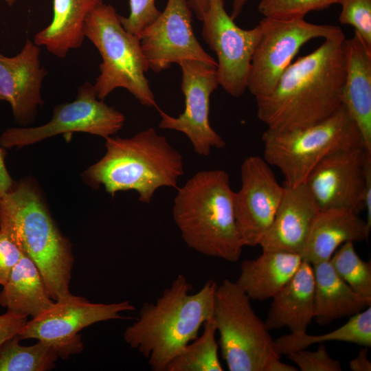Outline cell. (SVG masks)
I'll use <instances>...</instances> for the list:
<instances>
[{"label":"cell","mask_w":371,"mask_h":371,"mask_svg":"<svg viewBox=\"0 0 371 371\" xmlns=\"http://www.w3.org/2000/svg\"><path fill=\"white\" fill-rule=\"evenodd\" d=\"M125 117L100 100L93 85L84 82L76 98L54 106L51 120L35 127H11L0 136L3 148H22L58 135L82 132L104 139L122 129Z\"/></svg>","instance_id":"30bf717a"},{"label":"cell","mask_w":371,"mask_h":371,"mask_svg":"<svg viewBox=\"0 0 371 371\" xmlns=\"http://www.w3.org/2000/svg\"><path fill=\"white\" fill-rule=\"evenodd\" d=\"M371 152L363 144L337 150L322 159L304 183L319 211L363 209L366 169Z\"/></svg>","instance_id":"4fadbf2b"},{"label":"cell","mask_w":371,"mask_h":371,"mask_svg":"<svg viewBox=\"0 0 371 371\" xmlns=\"http://www.w3.org/2000/svg\"><path fill=\"white\" fill-rule=\"evenodd\" d=\"M160 13L156 7L155 0H129L128 15H120L119 18L125 30L139 36Z\"/></svg>","instance_id":"d6a6232c"},{"label":"cell","mask_w":371,"mask_h":371,"mask_svg":"<svg viewBox=\"0 0 371 371\" xmlns=\"http://www.w3.org/2000/svg\"><path fill=\"white\" fill-rule=\"evenodd\" d=\"M363 209L366 211V223L368 229H371V159L366 165L365 186L363 195Z\"/></svg>","instance_id":"d590c367"},{"label":"cell","mask_w":371,"mask_h":371,"mask_svg":"<svg viewBox=\"0 0 371 371\" xmlns=\"http://www.w3.org/2000/svg\"><path fill=\"white\" fill-rule=\"evenodd\" d=\"M302 262L297 254L262 251L258 258L242 262L236 283L251 300L272 298L293 277Z\"/></svg>","instance_id":"603a6c76"},{"label":"cell","mask_w":371,"mask_h":371,"mask_svg":"<svg viewBox=\"0 0 371 371\" xmlns=\"http://www.w3.org/2000/svg\"><path fill=\"white\" fill-rule=\"evenodd\" d=\"M338 341L353 343L363 347L371 346V307L350 316L339 328L323 335H311L306 333L284 335L274 340L279 355L289 353L315 344Z\"/></svg>","instance_id":"484cf974"},{"label":"cell","mask_w":371,"mask_h":371,"mask_svg":"<svg viewBox=\"0 0 371 371\" xmlns=\"http://www.w3.org/2000/svg\"><path fill=\"white\" fill-rule=\"evenodd\" d=\"M249 0H232L231 17L235 20L242 12L245 5Z\"/></svg>","instance_id":"60d3db41"},{"label":"cell","mask_w":371,"mask_h":371,"mask_svg":"<svg viewBox=\"0 0 371 371\" xmlns=\"http://www.w3.org/2000/svg\"><path fill=\"white\" fill-rule=\"evenodd\" d=\"M329 260L337 275L353 291L371 299V264L359 257L355 249L354 242L341 245Z\"/></svg>","instance_id":"f1b7e54d"},{"label":"cell","mask_w":371,"mask_h":371,"mask_svg":"<svg viewBox=\"0 0 371 371\" xmlns=\"http://www.w3.org/2000/svg\"><path fill=\"white\" fill-rule=\"evenodd\" d=\"M54 303L38 267L22 253L0 291V306L8 311L34 318Z\"/></svg>","instance_id":"d4e9b609"},{"label":"cell","mask_w":371,"mask_h":371,"mask_svg":"<svg viewBox=\"0 0 371 371\" xmlns=\"http://www.w3.org/2000/svg\"><path fill=\"white\" fill-rule=\"evenodd\" d=\"M39 55L40 47L30 39L14 56L0 52V101L10 104L15 122L21 125L32 122L43 104L41 89L47 72Z\"/></svg>","instance_id":"e0dca14e"},{"label":"cell","mask_w":371,"mask_h":371,"mask_svg":"<svg viewBox=\"0 0 371 371\" xmlns=\"http://www.w3.org/2000/svg\"><path fill=\"white\" fill-rule=\"evenodd\" d=\"M105 147L104 155L82 177L94 188L102 186L111 196L135 190L139 201L150 203L158 188H177L184 172L181 154L154 128L129 138L108 137Z\"/></svg>","instance_id":"5b68a950"},{"label":"cell","mask_w":371,"mask_h":371,"mask_svg":"<svg viewBox=\"0 0 371 371\" xmlns=\"http://www.w3.org/2000/svg\"><path fill=\"white\" fill-rule=\"evenodd\" d=\"M344 34L324 39L292 62L273 91L256 99L257 116L267 129L286 131L319 122L342 105Z\"/></svg>","instance_id":"6da1fadb"},{"label":"cell","mask_w":371,"mask_h":371,"mask_svg":"<svg viewBox=\"0 0 371 371\" xmlns=\"http://www.w3.org/2000/svg\"><path fill=\"white\" fill-rule=\"evenodd\" d=\"M22 252L15 243L4 233L0 232V286H3Z\"/></svg>","instance_id":"836d02e7"},{"label":"cell","mask_w":371,"mask_h":371,"mask_svg":"<svg viewBox=\"0 0 371 371\" xmlns=\"http://www.w3.org/2000/svg\"><path fill=\"white\" fill-rule=\"evenodd\" d=\"M213 319L230 371H265L271 361L280 358L265 322L236 282L225 279L217 286Z\"/></svg>","instance_id":"ba28073f"},{"label":"cell","mask_w":371,"mask_h":371,"mask_svg":"<svg viewBox=\"0 0 371 371\" xmlns=\"http://www.w3.org/2000/svg\"><path fill=\"white\" fill-rule=\"evenodd\" d=\"M210 0H187L192 11L194 12L197 19L202 20L205 12L208 8Z\"/></svg>","instance_id":"f35d334b"},{"label":"cell","mask_w":371,"mask_h":371,"mask_svg":"<svg viewBox=\"0 0 371 371\" xmlns=\"http://www.w3.org/2000/svg\"><path fill=\"white\" fill-rule=\"evenodd\" d=\"M182 73L181 89L185 98V109L178 117H172L157 109L161 121L159 127L185 134L194 152L208 156L212 148H222L225 142L210 123L212 93L219 86L216 67L200 61H183L179 64Z\"/></svg>","instance_id":"9a60e30c"},{"label":"cell","mask_w":371,"mask_h":371,"mask_svg":"<svg viewBox=\"0 0 371 371\" xmlns=\"http://www.w3.org/2000/svg\"><path fill=\"white\" fill-rule=\"evenodd\" d=\"M234 197L229 175L220 169L199 171L178 188L172 216L190 248L228 262L239 260L245 245Z\"/></svg>","instance_id":"277c9868"},{"label":"cell","mask_w":371,"mask_h":371,"mask_svg":"<svg viewBox=\"0 0 371 371\" xmlns=\"http://www.w3.org/2000/svg\"><path fill=\"white\" fill-rule=\"evenodd\" d=\"M339 21L355 28L362 39L371 46V0H339Z\"/></svg>","instance_id":"4dcf8cb0"},{"label":"cell","mask_w":371,"mask_h":371,"mask_svg":"<svg viewBox=\"0 0 371 371\" xmlns=\"http://www.w3.org/2000/svg\"><path fill=\"white\" fill-rule=\"evenodd\" d=\"M368 348L363 347L357 356L350 361L349 366L352 371H370L371 362L368 359Z\"/></svg>","instance_id":"74e56055"},{"label":"cell","mask_w":371,"mask_h":371,"mask_svg":"<svg viewBox=\"0 0 371 371\" xmlns=\"http://www.w3.org/2000/svg\"><path fill=\"white\" fill-rule=\"evenodd\" d=\"M315 278V317L317 324H328L350 317L371 305V299L356 293L336 273L330 260L312 265Z\"/></svg>","instance_id":"cb8c5ba5"},{"label":"cell","mask_w":371,"mask_h":371,"mask_svg":"<svg viewBox=\"0 0 371 371\" xmlns=\"http://www.w3.org/2000/svg\"><path fill=\"white\" fill-rule=\"evenodd\" d=\"M5 2L8 6L12 7L14 5L17 0H1Z\"/></svg>","instance_id":"b9f144b4"},{"label":"cell","mask_w":371,"mask_h":371,"mask_svg":"<svg viewBox=\"0 0 371 371\" xmlns=\"http://www.w3.org/2000/svg\"><path fill=\"white\" fill-rule=\"evenodd\" d=\"M102 3L104 0H53L52 21L35 34L33 41L52 55L65 58L71 50L82 46L85 20Z\"/></svg>","instance_id":"7402d4cb"},{"label":"cell","mask_w":371,"mask_h":371,"mask_svg":"<svg viewBox=\"0 0 371 371\" xmlns=\"http://www.w3.org/2000/svg\"><path fill=\"white\" fill-rule=\"evenodd\" d=\"M202 21V36L216 53L218 85L239 98L247 89L252 56L261 36V26L245 30L227 13L224 0H210Z\"/></svg>","instance_id":"7c38bea8"},{"label":"cell","mask_w":371,"mask_h":371,"mask_svg":"<svg viewBox=\"0 0 371 371\" xmlns=\"http://www.w3.org/2000/svg\"><path fill=\"white\" fill-rule=\"evenodd\" d=\"M18 335L0 346V371H47L56 366L59 356L41 341L31 346L20 344Z\"/></svg>","instance_id":"83f0119b"},{"label":"cell","mask_w":371,"mask_h":371,"mask_svg":"<svg viewBox=\"0 0 371 371\" xmlns=\"http://www.w3.org/2000/svg\"><path fill=\"white\" fill-rule=\"evenodd\" d=\"M287 355L302 371L342 370L341 362L333 359L323 344H320L315 351L301 349L293 351Z\"/></svg>","instance_id":"1f68e13d"},{"label":"cell","mask_w":371,"mask_h":371,"mask_svg":"<svg viewBox=\"0 0 371 371\" xmlns=\"http://www.w3.org/2000/svg\"><path fill=\"white\" fill-rule=\"evenodd\" d=\"M338 2L339 0H260L258 9L264 17L304 18L312 11L326 9Z\"/></svg>","instance_id":"f546056e"},{"label":"cell","mask_w":371,"mask_h":371,"mask_svg":"<svg viewBox=\"0 0 371 371\" xmlns=\"http://www.w3.org/2000/svg\"><path fill=\"white\" fill-rule=\"evenodd\" d=\"M27 317L8 311L0 315V346L19 334Z\"/></svg>","instance_id":"e575fe53"},{"label":"cell","mask_w":371,"mask_h":371,"mask_svg":"<svg viewBox=\"0 0 371 371\" xmlns=\"http://www.w3.org/2000/svg\"><path fill=\"white\" fill-rule=\"evenodd\" d=\"M370 232L366 221L352 211H319L301 258L311 265L328 261L341 245L349 241H363L368 238Z\"/></svg>","instance_id":"44dd1931"},{"label":"cell","mask_w":371,"mask_h":371,"mask_svg":"<svg viewBox=\"0 0 371 371\" xmlns=\"http://www.w3.org/2000/svg\"><path fill=\"white\" fill-rule=\"evenodd\" d=\"M240 188L234 192V212L245 246L259 245L271 226L284 193L270 165L260 156L240 166Z\"/></svg>","instance_id":"2e32d148"},{"label":"cell","mask_w":371,"mask_h":371,"mask_svg":"<svg viewBox=\"0 0 371 371\" xmlns=\"http://www.w3.org/2000/svg\"><path fill=\"white\" fill-rule=\"evenodd\" d=\"M297 369L293 366L284 363L280 359L271 361L266 367L265 371H297Z\"/></svg>","instance_id":"ab89813d"},{"label":"cell","mask_w":371,"mask_h":371,"mask_svg":"<svg viewBox=\"0 0 371 371\" xmlns=\"http://www.w3.org/2000/svg\"><path fill=\"white\" fill-rule=\"evenodd\" d=\"M149 69L159 73L172 64L200 61L216 67V61L197 40L192 12L187 0H168L163 12L139 35Z\"/></svg>","instance_id":"5bb4252c"},{"label":"cell","mask_w":371,"mask_h":371,"mask_svg":"<svg viewBox=\"0 0 371 371\" xmlns=\"http://www.w3.org/2000/svg\"><path fill=\"white\" fill-rule=\"evenodd\" d=\"M135 309L128 301L93 303L70 293L54 301L43 313L27 320L18 336L21 340L35 339L46 343L65 359L82 351L79 332L83 328L97 322L124 318L122 313Z\"/></svg>","instance_id":"8fae6325"},{"label":"cell","mask_w":371,"mask_h":371,"mask_svg":"<svg viewBox=\"0 0 371 371\" xmlns=\"http://www.w3.org/2000/svg\"><path fill=\"white\" fill-rule=\"evenodd\" d=\"M284 187L275 217L259 246L262 251H281L301 255L319 210L304 183Z\"/></svg>","instance_id":"ac0fdd59"},{"label":"cell","mask_w":371,"mask_h":371,"mask_svg":"<svg viewBox=\"0 0 371 371\" xmlns=\"http://www.w3.org/2000/svg\"><path fill=\"white\" fill-rule=\"evenodd\" d=\"M261 36L254 50L247 89L256 99L269 95L293 62L300 49L309 41L335 37L343 33L337 25L315 24L304 18L263 17Z\"/></svg>","instance_id":"9c48e42d"},{"label":"cell","mask_w":371,"mask_h":371,"mask_svg":"<svg viewBox=\"0 0 371 371\" xmlns=\"http://www.w3.org/2000/svg\"><path fill=\"white\" fill-rule=\"evenodd\" d=\"M315 278L312 265L302 260L289 281L272 297L265 324L269 330L288 327L306 333L315 317Z\"/></svg>","instance_id":"ffe728a7"},{"label":"cell","mask_w":371,"mask_h":371,"mask_svg":"<svg viewBox=\"0 0 371 371\" xmlns=\"http://www.w3.org/2000/svg\"><path fill=\"white\" fill-rule=\"evenodd\" d=\"M0 232L34 261L54 301L71 293V243L30 181H15L0 201Z\"/></svg>","instance_id":"3957f363"},{"label":"cell","mask_w":371,"mask_h":371,"mask_svg":"<svg viewBox=\"0 0 371 371\" xmlns=\"http://www.w3.org/2000/svg\"><path fill=\"white\" fill-rule=\"evenodd\" d=\"M115 8L104 3L87 17L84 35L99 52L102 63L93 87L104 100L117 88L130 92L141 104L157 106L146 74L149 67L138 36L122 26Z\"/></svg>","instance_id":"8992f818"},{"label":"cell","mask_w":371,"mask_h":371,"mask_svg":"<svg viewBox=\"0 0 371 371\" xmlns=\"http://www.w3.org/2000/svg\"><path fill=\"white\" fill-rule=\"evenodd\" d=\"M203 333L188 343L169 363L166 371H223L213 317L203 324Z\"/></svg>","instance_id":"4316f807"},{"label":"cell","mask_w":371,"mask_h":371,"mask_svg":"<svg viewBox=\"0 0 371 371\" xmlns=\"http://www.w3.org/2000/svg\"><path fill=\"white\" fill-rule=\"evenodd\" d=\"M218 284L208 280L196 293L186 277L178 275L155 302L142 305L137 320L124 333L125 342L139 352L154 371H166L171 360L213 317Z\"/></svg>","instance_id":"7a4b0ae2"},{"label":"cell","mask_w":371,"mask_h":371,"mask_svg":"<svg viewBox=\"0 0 371 371\" xmlns=\"http://www.w3.org/2000/svg\"><path fill=\"white\" fill-rule=\"evenodd\" d=\"M6 151L0 147V201L14 186L15 181L11 178L5 165Z\"/></svg>","instance_id":"8d00e7d4"},{"label":"cell","mask_w":371,"mask_h":371,"mask_svg":"<svg viewBox=\"0 0 371 371\" xmlns=\"http://www.w3.org/2000/svg\"><path fill=\"white\" fill-rule=\"evenodd\" d=\"M262 142L264 159L281 172L284 186L289 187L304 183L328 154L363 144L359 128L343 105L326 119L311 126L286 131L266 129Z\"/></svg>","instance_id":"52a82bcc"},{"label":"cell","mask_w":371,"mask_h":371,"mask_svg":"<svg viewBox=\"0 0 371 371\" xmlns=\"http://www.w3.org/2000/svg\"><path fill=\"white\" fill-rule=\"evenodd\" d=\"M345 107L371 152V46L355 32L345 41V80L342 93Z\"/></svg>","instance_id":"d6986e66"}]
</instances>
